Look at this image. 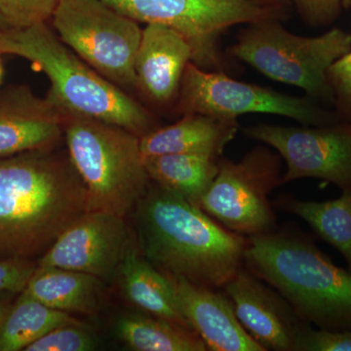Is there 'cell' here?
Instances as JSON below:
<instances>
[{
  "label": "cell",
  "mask_w": 351,
  "mask_h": 351,
  "mask_svg": "<svg viewBox=\"0 0 351 351\" xmlns=\"http://www.w3.org/2000/svg\"><path fill=\"white\" fill-rule=\"evenodd\" d=\"M10 29V25H9L6 20L4 19L3 16L0 14V31H3V29Z\"/></svg>",
  "instance_id": "1f68e13d"
},
{
  "label": "cell",
  "mask_w": 351,
  "mask_h": 351,
  "mask_svg": "<svg viewBox=\"0 0 351 351\" xmlns=\"http://www.w3.org/2000/svg\"><path fill=\"white\" fill-rule=\"evenodd\" d=\"M182 315L211 351H265L240 324L228 295L219 289L168 276Z\"/></svg>",
  "instance_id": "5bb4252c"
},
{
  "label": "cell",
  "mask_w": 351,
  "mask_h": 351,
  "mask_svg": "<svg viewBox=\"0 0 351 351\" xmlns=\"http://www.w3.org/2000/svg\"><path fill=\"white\" fill-rule=\"evenodd\" d=\"M302 19L313 27H327L341 15V0H291Z\"/></svg>",
  "instance_id": "83f0119b"
},
{
  "label": "cell",
  "mask_w": 351,
  "mask_h": 351,
  "mask_svg": "<svg viewBox=\"0 0 351 351\" xmlns=\"http://www.w3.org/2000/svg\"><path fill=\"white\" fill-rule=\"evenodd\" d=\"M221 290L240 324L263 350L295 351L306 323L276 290L244 267Z\"/></svg>",
  "instance_id": "4fadbf2b"
},
{
  "label": "cell",
  "mask_w": 351,
  "mask_h": 351,
  "mask_svg": "<svg viewBox=\"0 0 351 351\" xmlns=\"http://www.w3.org/2000/svg\"><path fill=\"white\" fill-rule=\"evenodd\" d=\"M221 156L199 154H163L145 157L149 180L199 207L219 172Z\"/></svg>",
  "instance_id": "ffe728a7"
},
{
  "label": "cell",
  "mask_w": 351,
  "mask_h": 351,
  "mask_svg": "<svg viewBox=\"0 0 351 351\" xmlns=\"http://www.w3.org/2000/svg\"><path fill=\"white\" fill-rule=\"evenodd\" d=\"M281 156L258 145L239 161L221 157L218 174L199 202L205 213L245 237L274 232L276 216L269 201L282 184Z\"/></svg>",
  "instance_id": "9c48e42d"
},
{
  "label": "cell",
  "mask_w": 351,
  "mask_h": 351,
  "mask_svg": "<svg viewBox=\"0 0 351 351\" xmlns=\"http://www.w3.org/2000/svg\"><path fill=\"white\" fill-rule=\"evenodd\" d=\"M86 212L87 191L68 152L0 158V260L41 257Z\"/></svg>",
  "instance_id": "6da1fadb"
},
{
  "label": "cell",
  "mask_w": 351,
  "mask_h": 351,
  "mask_svg": "<svg viewBox=\"0 0 351 351\" xmlns=\"http://www.w3.org/2000/svg\"><path fill=\"white\" fill-rule=\"evenodd\" d=\"M10 293L0 294V332L13 304L11 302Z\"/></svg>",
  "instance_id": "f546056e"
},
{
  "label": "cell",
  "mask_w": 351,
  "mask_h": 351,
  "mask_svg": "<svg viewBox=\"0 0 351 351\" xmlns=\"http://www.w3.org/2000/svg\"><path fill=\"white\" fill-rule=\"evenodd\" d=\"M252 1L262 6L270 7V8L285 11V12H287L291 4V0H252Z\"/></svg>",
  "instance_id": "4dcf8cb0"
},
{
  "label": "cell",
  "mask_w": 351,
  "mask_h": 351,
  "mask_svg": "<svg viewBox=\"0 0 351 351\" xmlns=\"http://www.w3.org/2000/svg\"><path fill=\"white\" fill-rule=\"evenodd\" d=\"M237 119L184 114L172 125L154 129L140 138L143 156L199 154L221 156L239 131Z\"/></svg>",
  "instance_id": "e0dca14e"
},
{
  "label": "cell",
  "mask_w": 351,
  "mask_h": 351,
  "mask_svg": "<svg viewBox=\"0 0 351 351\" xmlns=\"http://www.w3.org/2000/svg\"><path fill=\"white\" fill-rule=\"evenodd\" d=\"M66 113L48 97L25 88L0 99V158L57 147L64 137Z\"/></svg>",
  "instance_id": "9a60e30c"
},
{
  "label": "cell",
  "mask_w": 351,
  "mask_h": 351,
  "mask_svg": "<svg viewBox=\"0 0 351 351\" xmlns=\"http://www.w3.org/2000/svg\"><path fill=\"white\" fill-rule=\"evenodd\" d=\"M136 209L142 255L163 274L221 290L244 267L248 237L181 196L156 184Z\"/></svg>",
  "instance_id": "7a4b0ae2"
},
{
  "label": "cell",
  "mask_w": 351,
  "mask_h": 351,
  "mask_svg": "<svg viewBox=\"0 0 351 351\" xmlns=\"http://www.w3.org/2000/svg\"><path fill=\"white\" fill-rule=\"evenodd\" d=\"M24 293L57 311L94 314L101 304V281L83 272L36 267Z\"/></svg>",
  "instance_id": "d6986e66"
},
{
  "label": "cell",
  "mask_w": 351,
  "mask_h": 351,
  "mask_svg": "<svg viewBox=\"0 0 351 351\" xmlns=\"http://www.w3.org/2000/svg\"><path fill=\"white\" fill-rule=\"evenodd\" d=\"M57 36L85 63L121 88H137L135 60L143 29L101 0H59Z\"/></svg>",
  "instance_id": "ba28073f"
},
{
  "label": "cell",
  "mask_w": 351,
  "mask_h": 351,
  "mask_svg": "<svg viewBox=\"0 0 351 351\" xmlns=\"http://www.w3.org/2000/svg\"><path fill=\"white\" fill-rule=\"evenodd\" d=\"M83 324L68 313L57 311L21 293L0 332V351L25 350L27 346L58 327Z\"/></svg>",
  "instance_id": "7402d4cb"
},
{
  "label": "cell",
  "mask_w": 351,
  "mask_h": 351,
  "mask_svg": "<svg viewBox=\"0 0 351 351\" xmlns=\"http://www.w3.org/2000/svg\"><path fill=\"white\" fill-rule=\"evenodd\" d=\"M2 75H3V71H2L1 62H0V83H1Z\"/></svg>",
  "instance_id": "836d02e7"
},
{
  "label": "cell",
  "mask_w": 351,
  "mask_h": 351,
  "mask_svg": "<svg viewBox=\"0 0 351 351\" xmlns=\"http://www.w3.org/2000/svg\"><path fill=\"white\" fill-rule=\"evenodd\" d=\"M64 113L66 152L86 189L88 211L125 217L138 206L151 181L140 136L114 124Z\"/></svg>",
  "instance_id": "5b68a950"
},
{
  "label": "cell",
  "mask_w": 351,
  "mask_h": 351,
  "mask_svg": "<svg viewBox=\"0 0 351 351\" xmlns=\"http://www.w3.org/2000/svg\"><path fill=\"white\" fill-rule=\"evenodd\" d=\"M127 243L124 217L88 211L58 237L39 258L38 267L73 270L110 280L119 269Z\"/></svg>",
  "instance_id": "7c38bea8"
},
{
  "label": "cell",
  "mask_w": 351,
  "mask_h": 351,
  "mask_svg": "<svg viewBox=\"0 0 351 351\" xmlns=\"http://www.w3.org/2000/svg\"><path fill=\"white\" fill-rule=\"evenodd\" d=\"M119 272L122 288L132 304L149 315L191 330L182 315L169 277L144 256L127 249Z\"/></svg>",
  "instance_id": "ac0fdd59"
},
{
  "label": "cell",
  "mask_w": 351,
  "mask_h": 351,
  "mask_svg": "<svg viewBox=\"0 0 351 351\" xmlns=\"http://www.w3.org/2000/svg\"><path fill=\"white\" fill-rule=\"evenodd\" d=\"M36 267L25 258L0 260V294L24 292Z\"/></svg>",
  "instance_id": "f1b7e54d"
},
{
  "label": "cell",
  "mask_w": 351,
  "mask_h": 351,
  "mask_svg": "<svg viewBox=\"0 0 351 351\" xmlns=\"http://www.w3.org/2000/svg\"><path fill=\"white\" fill-rule=\"evenodd\" d=\"M59 0H0V14L10 29H24L52 18Z\"/></svg>",
  "instance_id": "d4e9b609"
},
{
  "label": "cell",
  "mask_w": 351,
  "mask_h": 351,
  "mask_svg": "<svg viewBox=\"0 0 351 351\" xmlns=\"http://www.w3.org/2000/svg\"><path fill=\"white\" fill-rule=\"evenodd\" d=\"M295 351H351V330L328 331L304 325Z\"/></svg>",
  "instance_id": "4316f807"
},
{
  "label": "cell",
  "mask_w": 351,
  "mask_h": 351,
  "mask_svg": "<svg viewBox=\"0 0 351 351\" xmlns=\"http://www.w3.org/2000/svg\"><path fill=\"white\" fill-rule=\"evenodd\" d=\"M243 132L276 149L285 161L282 184L313 178L341 191L351 189V122L301 127L262 123Z\"/></svg>",
  "instance_id": "8fae6325"
},
{
  "label": "cell",
  "mask_w": 351,
  "mask_h": 351,
  "mask_svg": "<svg viewBox=\"0 0 351 351\" xmlns=\"http://www.w3.org/2000/svg\"><path fill=\"white\" fill-rule=\"evenodd\" d=\"M117 332L137 351H206L195 332L152 315L128 314L117 320Z\"/></svg>",
  "instance_id": "603a6c76"
},
{
  "label": "cell",
  "mask_w": 351,
  "mask_h": 351,
  "mask_svg": "<svg viewBox=\"0 0 351 351\" xmlns=\"http://www.w3.org/2000/svg\"><path fill=\"white\" fill-rule=\"evenodd\" d=\"M0 54L31 62L49 78L47 97L64 112L101 120L142 136L154 130V117L123 89L73 52L46 23L0 31Z\"/></svg>",
  "instance_id": "277c9868"
},
{
  "label": "cell",
  "mask_w": 351,
  "mask_h": 351,
  "mask_svg": "<svg viewBox=\"0 0 351 351\" xmlns=\"http://www.w3.org/2000/svg\"><path fill=\"white\" fill-rule=\"evenodd\" d=\"M138 23L175 29L193 48V63L205 71H225L219 36L228 27L265 20L282 21L285 11L252 0H101Z\"/></svg>",
  "instance_id": "52a82bcc"
},
{
  "label": "cell",
  "mask_w": 351,
  "mask_h": 351,
  "mask_svg": "<svg viewBox=\"0 0 351 351\" xmlns=\"http://www.w3.org/2000/svg\"><path fill=\"white\" fill-rule=\"evenodd\" d=\"M178 112L237 119L246 113H269L297 120L302 125L321 126L341 121L311 97H295L269 88L239 82L225 71H205L189 63L178 95Z\"/></svg>",
  "instance_id": "30bf717a"
},
{
  "label": "cell",
  "mask_w": 351,
  "mask_h": 351,
  "mask_svg": "<svg viewBox=\"0 0 351 351\" xmlns=\"http://www.w3.org/2000/svg\"><path fill=\"white\" fill-rule=\"evenodd\" d=\"M97 341L84 324L58 327L25 348V351H88Z\"/></svg>",
  "instance_id": "cb8c5ba5"
},
{
  "label": "cell",
  "mask_w": 351,
  "mask_h": 351,
  "mask_svg": "<svg viewBox=\"0 0 351 351\" xmlns=\"http://www.w3.org/2000/svg\"><path fill=\"white\" fill-rule=\"evenodd\" d=\"M244 267L282 295L307 324L351 330V271L335 265L306 233L288 228L248 237Z\"/></svg>",
  "instance_id": "3957f363"
},
{
  "label": "cell",
  "mask_w": 351,
  "mask_h": 351,
  "mask_svg": "<svg viewBox=\"0 0 351 351\" xmlns=\"http://www.w3.org/2000/svg\"><path fill=\"white\" fill-rule=\"evenodd\" d=\"M228 53L274 82L301 88L306 96L334 106L327 73L351 50V34L332 27L322 36L304 38L284 29L279 20L248 24Z\"/></svg>",
  "instance_id": "8992f818"
},
{
  "label": "cell",
  "mask_w": 351,
  "mask_h": 351,
  "mask_svg": "<svg viewBox=\"0 0 351 351\" xmlns=\"http://www.w3.org/2000/svg\"><path fill=\"white\" fill-rule=\"evenodd\" d=\"M341 191L336 199L321 202L283 195L274 206L306 221L320 239L339 252L351 271V189Z\"/></svg>",
  "instance_id": "44dd1931"
},
{
  "label": "cell",
  "mask_w": 351,
  "mask_h": 351,
  "mask_svg": "<svg viewBox=\"0 0 351 351\" xmlns=\"http://www.w3.org/2000/svg\"><path fill=\"white\" fill-rule=\"evenodd\" d=\"M193 58V48L181 34L166 25L147 24L136 55L138 89L156 105H169L178 99Z\"/></svg>",
  "instance_id": "2e32d148"
},
{
  "label": "cell",
  "mask_w": 351,
  "mask_h": 351,
  "mask_svg": "<svg viewBox=\"0 0 351 351\" xmlns=\"http://www.w3.org/2000/svg\"><path fill=\"white\" fill-rule=\"evenodd\" d=\"M341 4H343V8L348 9L351 7V0H341Z\"/></svg>",
  "instance_id": "d6a6232c"
},
{
  "label": "cell",
  "mask_w": 351,
  "mask_h": 351,
  "mask_svg": "<svg viewBox=\"0 0 351 351\" xmlns=\"http://www.w3.org/2000/svg\"><path fill=\"white\" fill-rule=\"evenodd\" d=\"M327 80L334 96L335 112L339 119L351 122V50L332 64Z\"/></svg>",
  "instance_id": "484cf974"
}]
</instances>
